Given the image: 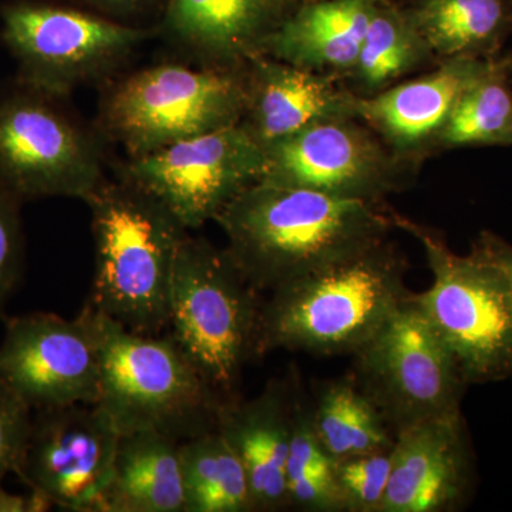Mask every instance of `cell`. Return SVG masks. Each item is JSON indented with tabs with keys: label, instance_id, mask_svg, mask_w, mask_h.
<instances>
[{
	"label": "cell",
	"instance_id": "obj_14",
	"mask_svg": "<svg viewBox=\"0 0 512 512\" xmlns=\"http://www.w3.org/2000/svg\"><path fill=\"white\" fill-rule=\"evenodd\" d=\"M262 180L382 204L399 190L407 165L357 119L323 121L266 148Z\"/></svg>",
	"mask_w": 512,
	"mask_h": 512
},
{
	"label": "cell",
	"instance_id": "obj_8",
	"mask_svg": "<svg viewBox=\"0 0 512 512\" xmlns=\"http://www.w3.org/2000/svg\"><path fill=\"white\" fill-rule=\"evenodd\" d=\"M352 356L350 377L394 434L461 413L468 383L414 293Z\"/></svg>",
	"mask_w": 512,
	"mask_h": 512
},
{
	"label": "cell",
	"instance_id": "obj_31",
	"mask_svg": "<svg viewBox=\"0 0 512 512\" xmlns=\"http://www.w3.org/2000/svg\"><path fill=\"white\" fill-rule=\"evenodd\" d=\"M79 2L93 12L123 22V20L144 16L150 10L158 8V5L163 10L165 0H79Z\"/></svg>",
	"mask_w": 512,
	"mask_h": 512
},
{
	"label": "cell",
	"instance_id": "obj_10",
	"mask_svg": "<svg viewBox=\"0 0 512 512\" xmlns=\"http://www.w3.org/2000/svg\"><path fill=\"white\" fill-rule=\"evenodd\" d=\"M147 37L146 29L45 0L0 8V39L18 79L60 97L116 69Z\"/></svg>",
	"mask_w": 512,
	"mask_h": 512
},
{
	"label": "cell",
	"instance_id": "obj_15",
	"mask_svg": "<svg viewBox=\"0 0 512 512\" xmlns=\"http://www.w3.org/2000/svg\"><path fill=\"white\" fill-rule=\"evenodd\" d=\"M392 460L380 512H454L466 505L474 460L463 414L400 430Z\"/></svg>",
	"mask_w": 512,
	"mask_h": 512
},
{
	"label": "cell",
	"instance_id": "obj_21",
	"mask_svg": "<svg viewBox=\"0 0 512 512\" xmlns=\"http://www.w3.org/2000/svg\"><path fill=\"white\" fill-rule=\"evenodd\" d=\"M180 441L156 433L120 434L101 512H184Z\"/></svg>",
	"mask_w": 512,
	"mask_h": 512
},
{
	"label": "cell",
	"instance_id": "obj_2",
	"mask_svg": "<svg viewBox=\"0 0 512 512\" xmlns=\"http://www.w3.org/2000/svg\"><path fill=\"white\" fill-rule=\"evenodd\" d=\"M407 264L383 241L348 261L269 291L262 299L258 356L274 350L353 355L412 296Z\"/></svg>",
	"mask_w": 512,
	"mask_h": 512
},
{
	"label": "cell",
	"instance_id": "obj_23",
	"mask_svg": "<svg viewBox=\"0 0 512 512\" xmlns=\"http://www.w3.org/2000/svg\"><path fill=\"white\" fill-rule=\"evenodd\" d=\"M184 512H252L247 473L217 430L180 443Z\"/></svg>",
	"mask_w": 512,
	"mask_h": 512
},
{
	"label": "cell",
	"instance_id": "obj_17",
	"mask_svg": "<svg viewBox=\"0 0 512 512\" xmlns=\"http://www.w3.org/2000/svg\"><path fill=\"white\" fill-rule=\"evenodd\" d=\"M299 390L301 383L292 372L269 380L252 399L227 400L218 412L215 430L245 468L254 511L289 507L286 467Z\"/></svg>",
	"mask_w": 512,
	"mask_h": 512
},
{
	"label": "cell",
	"instance_id": "obj_29",
	"mask_svg": "<svg viewBox=\"0 0 512 512\" xmlns=\"http://www.w3.org/2000/svg\"><path fill=\"white\" fill-rule=\"evenodd\" d=\"M22 201L0 190V312L18 284L23 265Z\"/></svg>",
	"mask_w": 512,
	"mask_h": 512
},
{
	"label": "cell",
	"instance_id": "obj_20",
	"mask_svg": "<svg viewBox=\"0 0 512 512\" xmlns=\"http://www.w3.org/2000/svg\"><path fill=\"white\" fill-rule=\"evenodd\" d=\"M377 0H326L286 16L262 53L320 73L352 72Z\"/></svg>",
	"mask_w": 512,
	"mask_h": 512
},
{
	"label": "cell",
	"instance_id": "obj_24",
	"mask_svg": "<svg viewBox=\"0 0 512 512\" xmlns=\"http://www.w3.org/2000/svg\"><path fill=\"white\" fill-rule=\"evenodd\" d=\"M431 56L477 57L503 32L504 0H420L409 13Z\"/></svg>",
	"mask_w": 512,
	"mask_h": 512
},
{
	"label": "cell",
	"instance_id": "obj_13",
	"mask_svg": "<svg viewBox=\"0 0 512 512\" xmlns=\"http://www.w3.org/2000/svg\"><path fill=\"white\" fill-rule=\"evenodd\" d=\"M119 439L97 404L36 410L15 474L60 510L101 512Z\"/></svg>",
	"mask_w": 512,
	"mask_h": 512
},
{
	"label": "cell",
	"instance_id": "obj_5",
	"mask_svg": "<svg viewBox=\"0 0 512 512\" xmlns=\"http://www.w3.org/2000/svg\"><path fill=\"white\" fill-rule=\"evenodd\" d=\"M92 315L100 356L96 404L120 434L156 431L183 443L215 430L227 400L212 389L170 333L131 332L93 306Z\"/></svg>",
	"mask_w": 512,
	"mask_h": 512
},
{
	"label": "cell",
	"instance_id": "obj_7",
	"mask_svg": "<svg viewBox=\"0 0 512 512\" xmlns=\"http://www.w3.org/2000/svg\"><path fill=\"white\" fill-rule=\"evenodd\" d=\"M247 106L245 66L195 69L157 64L130 74L101 107L104 131L128 158L241 123Z\"/></svg>",
	"mask_w": 512,
	"mask_h": 512
},
{
	"label": "cell",
	"instance_id": "obj_9",
	"mask_svg": "<svg viewBox=\"0 0 512 512\" xmlns=\"http://www.w3.org/2000/svg\"><path fill=\"white\" fill-rule=\"evenodd\" d=\"M60 99L19 79L0 90V190L19 201L86 202L106 178L96 140Z\"/></svg>",
	"mask_w": 512,
	"mask_h": 512
},
{
	"label": "cell",
	"instance_id": "obj_32",
	"mask_svg": "<svg viewBox=\"0 0 512 512\" xmlns=\"http://www.w3.org/2000/svg\"><path fill=\"white\" fill-rule=\"evenodd\" d=\"M55 507L45 495L30 490L28 495L12 494L0 485V512H43Z\"/></svg>",
	"mask_w": 512,
	"mask_h": 512
},
{
	"label": "cell",
	"instance_id": "obj_18",
	"mask_svg": "<svg viewBox=\"0 0 512 512\" xmlns=\"http://www.w3.org/2000/svg\"><path fill=\"white\" fill-rule=\"evenodd\" d=\"M245 79L247 106L239 124L264 150L323 121L356 119V94L338 86L332 74L261 53L245 64Z\"/></svg>",
	"mask_w": 512,
	"mask_h": 512
},
{
	"label": "cell",
	"instance_id": "obj_3",
	"mask_svg": "<svg viewBox=\"0 0 512 512\" xmlns=\"http://www.w3.org/2000/svg\"><path fill=\"white\" fill-rule=\"evenodd\" d=\"M86 204L96 251L90 305L131 332L161 335L170 323L175 259L190 231L120 177L104 178Z\"/></svg>",
	"mask_w": 512,
	"mask_h": 512
},
{
	"label": "cell",
	"instance_id": "obj_25",
	"mask_svg": "<svg viewBox=\"0 0 512 512\" xmlns=\"http://www.w3.org/2000/svg\"><path fill=\"white\" fill-rule=\"evenodd\" d=\"M382 2L375 3L359 56L350 72L367 94L392 86L431 56L409 13L380 5Z\"/></svg>",
	"mask_w": 512,
	"mask_h": 512
},
{
	"label": "cell",
	"instance_id": "obj_1",
	"mask_svg": "<svg viewBox=\"0 0 512 512\" xmlns=\"http://www.w3.org/2000/svg\"><path fill=\"white\" fill-rule=\"evenodd\" d=\"M227 251L256 291L269 292L387 241L393 212L261 180L214 220Z\"/></svg>",
	"mask_w": 512,
	"mask_h": 512
},
{
	"label": "cell",
	"instance_id": "obj_4",
	"mask_svg": "<svg viewBox=\"0 0 512 512\" xmlns=\"http://www.w3.org/2000/svg\"><path fill=\"white\" fill-rule=\"evenodd\" d=\"M394 225L426 252L433 284L414 293L468 384L512 377V249L483 235L470 254L451 251L439 232L393 212Z\"/></svg>",
	"mask_w": 512,
	"mask_h": 512
},
{
	"label": "cell",
	"instance_id": "obj_28",
	"mask_svg": "<svg viewBox=\"0 0 512 512\" xmlns=\"http://www.w3.org/2000/svg\"><path fill=\"white\" fill-rule=\"evenodd\" d=\"M33 410L12 387L0 380V483L16 473L32 427Z\"/></svg>",
	"mask_w": 512,
	"mask_h": 512
},
{
	"label": "cell",
	"instance_id": "obj_11",
	"mask_svg": "<svg viewBox=\"0 0 512 512\" xmlns=\"http://www.w3.org/2000/svg\"><path fill=\"white\" fill-rule=\"evenodd\" d=\"M265 173L264 148L235 124L128 158L119 177L147 192L191 231L214 221Z\"/></svg>",
	"mask_w": 512,
	"mask_h": 512
},
{
	"label": "cell",
	"instance_id": "obj_19",
	"mask_svg": "<svg viewBox=\"0 0 512 512\" xmlns=\"http://www.w3.org/2000/svg\"><path fill=\"white\" fill-rule=\"evenodd\" d=\"M284 18L282 0H165L161 26L212 66L239 69Z\"/></svg>",
	"mask_w": 512,
	"mask_h": 512
},
{
	"label": "cell",
	"instance_id": "obj_27",
	"mask_svg": "<svg viewBox=\"0 0 512 512\" xmlns=\"http://www.w3.org/2000/svg\"><path fill=\"white\" fill-rule=\"evenodd\" d=\"M392 450L357 454L335 461L333 478L343 511L380 512L392 474Z\"/></svg>",
	"mask_w": 512,
	"mask_h": 512
},
{
	"label": "cell",
	"instance_id": "obj_30",
	"mask_svg": "<svg viewBox=\"0 0 512 512\" xmlns=\"http://www.w3.org/2000/svg\"><path fill=\"white\" fill-rule=\"evenodd\" d=\"M286 491L289 507L309 512H345L333 478V468L289 478Z\"/></svg>",
	"mask_w": 512,
	"mask_h": 512
},
{
	"label": "cell",
	"instance_id": "obj_12",
	"mask_svg": "<svg viewBox=\"0 0 512 512\" xmlns=\"http://www.w3.org/2000/svg\"><path fill=\"white\" fill-rule=\"evenodd\" d=\"M0 380L32 410L96 404L100 356L92 306L86 303L74 319L37 312L8 320Z\"/></svg>",
	"mask_w": 512,
	"mask_h": 512
},
{
	"label": "cell",
	"instance_id": "obj_26",
	"mask_svg": "<svg viewBox=\"0 0 512 512\" xmlns=\"http://www.w3.org/2000/svg\"><path fill=\"white\" fill-rule=\"evenodd\" d=\"M512 144V89L501 64L485 63L451 111L439 148Z\"/></svg>",
	"mask_w": 512,
	"mask_h": 512
},
{
	"label": "cell",
	"instance_id": "obj_22",
	"mask_svg": "<svg viewBox=\"0 0 512 512\" xmlns=\"http://www.w3.org/2000/svg\"><path fill=\"white\" fill-rule=\"evenodd\" d=\"M313 426L333 460L392 450L396 434L352 377L330 380L311 399Z\"/></svg>",
	"mask_w": 512,
	"mask_h": 512
},
{
	"label": "cell",
	"instance_id": "obj_16",
	"mask_svg": "<svg viewBox=\"0 0 512 512\" xmlns=\"http://www.w3.org/2000/svg\"><path fill=\"white\" fill-rule=\"evenodd\" d=\"M485 63L473 56L453 57L417 79L392 84L372 94H356L355 117L383 141L400 163L419 161L424 154L439 148L451 111Z\"/></svg>",
	"mask_w": 512,
	"mask_h": 512
},
{
	"label": "cell",
	"instance_id": "obj_6",
	"mask_svg": "<svg viewBox=\"0 0 512 512\" xmlns=\"http://www.w3.org/2000/svg\"><path fill=\"white\" fill-rule=\"evenodd\" d=\"M259 293L227 248L185 237L175 259L168 329L222 399L238 397L245 366L259 357Z\"/></svg>",
	"mask_w": 512,
	"mask_h": 512
},
{
	"label": "cell",
	"instance_id": "obj_33",
	"mask_svg": "<svg viewBox=\"0 0 512 512\" xmlns=\"http://www.w3.org/2000/svg\"><path fill=\"white\" fill-rule=\"evenodd\" d=\"M511 276H512V261H511Z\"/></svg>",
	"mask_w": 512,
	"mask_h": 512
}]
</instances>
